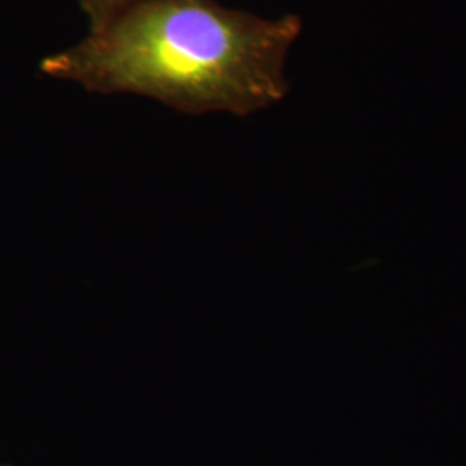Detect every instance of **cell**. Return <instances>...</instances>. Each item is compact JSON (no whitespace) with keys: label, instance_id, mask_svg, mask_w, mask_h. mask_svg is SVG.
Instances as JSON below:
<instances>
[{"label":"cell","instance_id":"2","mask_svg":"<svg viewBox=\"0 0 466 466\" xmlns=\"http://www.w3.org/2000/svg\"><path fill=\"white\" fill-rule=\"evenodd\" d=\"M88 23V32H99L115 17L125 13L138 0H76Z\"/></svg>","mask_w":466,"mask_h":466},{"label":"cell","instance_id":"3","mask_svg":"<svg viewBox=\"0 0 466 466\" xmlns=\"http://www.w3.org/2000/svg\"><path fill=\"white\" fill-rule=\"evenodd\" d=\"M0 466H9V465H4V463H0Z\"/></svg>","mask_w":466,"mask_h":466},{"label":"cell","instance_id":"1","mask_svg":"<svg viewBox=\"0 0 466 466\" xmlns=\"http://www.w3.org/2000/svg\"><path fill=\"white\" fill-rule=\"evenodd\" d=\"M298 15L265 17L218 0H138L40 71L94 96H138L184 115L246 117L290 92Z\"/></svg>","mask_w":466,"mask_h":466}]
</instances>
